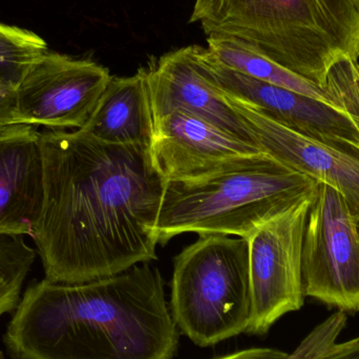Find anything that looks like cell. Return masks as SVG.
<instances>
[{
    "label": "cell",
    "mask_w": 359,
    "mask_h": 359,
    "mask_svg": "<svg viewBox=\"0 0 359 359\" xmlns=\"http://www.w3.org/2000/svg\"><path fill=\"white\" fill-rule=\"evenodd\" d=\"M44 200L33 236L46 280L81 284L157 259L166 181L149 145L107 144L82 130L40 133Z\"/></svg>",
    "instance_id": "1"
},
{
    "label": "cell",
    "mask_w": 359,
    "mask_h": 359,
    "mask_svg": "<svg viewBox=\"0 0 359 359\" xmlns=\"http://www.w3.org/2000/svg\"><path fill=\"white\" fill-rule=\"evenodd\" d=\"M151 263L92 282L27 287L6 327L13 359H172L178 327Z\"/></svg>",
    "instance_id": "2"
},
{
    "label": "cell",
    "mask_w": 359,
    "mask_h": 359,
    "mask_svg": "<svg viewBox=\"0 0 359 359\" xmlns=\"http://www.w3.org/2000/svg\"><path fill=\"white\" fill-rule=\"evenodd\" d=\"M189 22L323 86L339 60L359 59V0H196Z\"/></svg>",
    "instance_id": "3"
},
{
    "label": "cell",
    "mask_w": 359,
    "mask_h": 359,
    "mask_svg": "<svg viewBox=\"0 0 359 359\" xmlns=\"http://www.w3.org/2000/svg\"><path fill=\"white\" fill-rule=\"evenodd\" d=\"M318 183L268 157L225 172L166 182L158 245L183 233L247 238L259 225L316 192Z\"/></svg>",
    "instance_id": "4"
},
{
    "label": "cell",
    "mask_w": 359,
    "mask_h": 359,
    "mask_svg": "<svg viewBox=\"0 0 359 359\" xmlns=\"http://www.w3.org/2000/svg\"><path fill=\"white\" fill-rule=\"evenodd\" d=\"M232 236H198L174 259L170 312L200 347L246 333L250 323L248 243Z\"/></svg>",
    "instance_id": "5"
},
{
    "label": "cell",
    "mask_w": 359,
    "mask_h": 359,
    "mask_svg": "<svg viewBox=\"0 0 359 359\" xmlns=\"http://www.w3.org/2000/svg\"><path fill=\"white\" fill-rule=\"evenodd\" d=\"M314 194L274 215L245 238L251 289L248 334H267L280 318L299 311L305 303L304 236Z\"/></svg>",
    "instance_id": "6"
},
{
    "label": "cell",
    "mask_w": 359,
    "mask_h": 359,
    "mask_svg": "<svg viewBox=\"0 0 359 359\" xmlns=\"http://www.w3.org/2000/svg\"><path fill=\"white\" fill-rule=\"evenodd\" d=\"M306 297L345 313L359 312V233L337 190L318 183L303 245Z\"/></svg>",
    "instance_id": "7"
},
{
    "label": "cell",
    "mask_w": 359,
    "mask_h": 359,
    "mask_svg": "<svg viewBox=\"0 0 359 359\" xmlns=\"http://www.w3.org/2000/svg\"><path fill=\"white\" fill-rule=\"evenodd\" d=\"M113 76L90 59L48 50L17 86L19 124L50 130L84 128Z\"/></svg>",
    "instance_id": "8"
},
{
    "label": "cell",
    "mask_w": 359,
    "mask_h": 359,
    "mask_svg": "<svg viewBox=\"0 0 359 359\" xmlns=\"http://www.w3.org/2000/svg\"><path fill=\"white\" fill-rule=\"evenodd\" d=\"M223 95L266 155L318 183L334 188L354 217L359 215V142L295 132L247 103Z\"/></svg>",
    "instance_id": "9"
},
{
    "label": "cell",
    "mask_w": 359,
    "mask_h": 359,
    "mask_svg": "<svg viewBox=\"0 0 359 359\" xmlns=\"http://www.w3.org/2000/svg\"><path fill=\"white\" fill-rule=\"evenodd\" d=\"M151 155L166 182L204 178L269 157L259 147L180 109L153 118Z\"/></svg>",
    "instance_id": "10"
},
{
    "label": "cell",
    "mask_w": 359,
    "mask_h": 359,
    "mask_svg": "<svg viewBox=\"0 0 359 359\" xmlns=\"http://www.w3.org/2000/svg\"><path fill=\"white\" fill-rule=\"evenodd\" d=\"M200 58L205 73L219 90L278 123L310 136L359 142V119L349 111L233 71L202 46Z\"/></svg>",
    "instance_id": "11"
},
{
    "label": "cell",
    "mask_w": 359,
    "mask_h": 359,
    "mask_svg": "<svg viewBox=\"0 0 359 359\" xmlns=\"http://www.w3.org/2000/svg\"><path fill=\"white\" fill-rule=\"evenodd\" d=\"M200 50L198 46H185L151 59L144 67L153 118L179 109L187 111L257 147L242 118L205 73Z\"/></svg>",
    "instance_id": "12"
},
{
    "label": "cell",
    "mask_w": 359,
    "mask_h": 359,
    "mask_svg": "<svg viewBox=\"0 0 359 359\" xmlns=\"http://www.w3.org/2000/svg\"><path fill=\"white\" fill-rule=\"evenodd\" d=\"M44 200V162L35 126L0 128V236L33 234Z\"/></svg>",
    "instance_id": "13"
},
{
    "label": "cell",
    "mask_w": 359,
    "mask_h": 359,
    "mask_svg": "<svg viewBox=\"0 0 359 359\" xmlns=\"http://www.w3.org/2000/svg\"><path fill=\"white\" fill-rule=\"evenodd\" d=\"M80 130L107 144L151 147L153 114L144 67L130 77H111L98 107Z\"/></svg>",
    "instance_id": "14"
},
{
    "label": "cell",
    "mask_w": 359,
    "mask_h": 359,
    "mask_svg": "<svg viewBox=\"0 0 359 359\" xmlns=\"http://www.w3.org/2000/svg\"><path fill=\"white\" fill-rule=\"evenodd\" d=\"M48 50L35 32L0 21V82L18 86Z\"/></svg>",
    "instance_id": "15"
},
{
    "label": "cell",
    "mask_w": 359,
    "mask_h": 359,
    "mask_svg": "<svg viewBox=\"0 0 359 359\" xmlns=\"http://www.w3.org/2000/svg\"><path fill=\"white\" fill-rule=\"evenodd\" d=\"M23 236H0V318L20 302L23 284L35 261V251Z\"/></svg>",
    "instance_id": "16"
},
{
    "label": "cell",
    "mask_w": 359,
    "mask_h": 359,
    "mask_svg": "<svg viewBox=\"0 0 359 359\" xmlns=\"http://www.w3.org/2000/svg\"><path fill=\"white\" fill-rule=\"evenodd\" d=\"M17 86L0 82V128L19 124L17 118Z\"/></svg>",
    "instance_id": "17"
},
{
    "label": "cell",
    "mask_w": 359,
    "mask_h": 359,
    "mask_svg": "<svg viewBox=\"0 0 359 359\" xmlns=\"http://www.w3.org/2000/svg\"><path fill=\"white\" fill-rule=\"evenodd\" d=\"M316 359H359V335L345 343L333 344Z\"/></svg>",
    "instance_id": "18"
},
{
    "label": "cell",
    "mask_w": 359,
    "mask_h": 359,
    "mask_svg": "<svg viewBox=\"0 0 359 359\" xmlns=\"http://www.w3.org/2000/svg\"><path fill=\"white\" fill-rule=\"evenodd\" d=\"M288 353L270 348H252L215 359H286Z\"/></svg>",
    "instance_id": "19"
},
{
    "label": "cell",
    "mask_w": 359,
    "mask_h": 359,
    "mask_svg": "<svg viewBox=\"0 0 359 359\" xmlns=\"http://www.w3.org/2000/svg\"><path fill=\"white\" fill-rule=\"evenodd\" d=\"M355 222H356V226H358V230L359 233V215L358 217H355Z\"/></svg>",
    "instance_id": "20"
},
{
    "label": "cell",
    "mask_w": 359,
    "mask_h": 359,
    "mask_svg": "<svg viewBox=\"0 0 359 359\" xmlns=\"http://www.w3.org/2000/svg\"><path fill=\"white\" fill-rule=\"evenodd\" d=\"M0 359H4V352L0 350Z\"/></svg>",
    "instance_id": "21"
}]
</instances>
